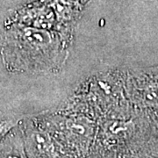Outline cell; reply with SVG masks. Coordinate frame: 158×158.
I'll use <instances>...</instances> for the list:
<instances>
[{"mask_svg":"<svg viewBox=\"0 0 158 158\" xmlns=\"http://www.w3.org/2000/svg\"><path fill=\"white\" fill-rule=\"evenodd\" d=\"M1 158H26L24 156L22 153L19 152V149H14L12 151H10V153H8L7 155H5L3 156H1Z\"/></svg>","mask_w":158,"mask_h":158,"instance_id":"cell-2","label":"cell"},{"mask_svg":"<svg viewBox=\"0 0 158 158\" xmlns=\"http://www.w3.org/2000/svg\"><path fill=\"white\" fill-rule=\"evenodd\" d=\"M15 125L16 121L14 119L7 118L0 113V141L15 127Z\"/></svg>","mask_w":158,"mask_h":158,"instance_id":"cell-1","label":"cell"}]
</instances>
